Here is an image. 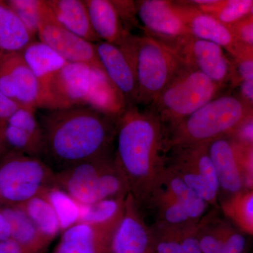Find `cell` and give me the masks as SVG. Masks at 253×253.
Wrapping results in <instances>:
<instances>
[{
	"mask_svg": "<svg viewBox=\"0 0 253 253\" xmlns=\"http://www.w3.org/2000/svg\"><path fill=\"white\" fill-rule=\"evenodd\" d=\"M252 116L241 100L232 96L215 97L167 131L168 151L231 135Z\"/></svg>",
	"mask_w": 253,
	"mask_h": 253,
	"instance_id": "4",
	"label": "cell"
},
{
	"mask_svg": "<svg viewBox=\"0 0 253 253\" xmlns=\"http://www.w3.org/2000/svg\"><path fill=\"white\" fill-rule=\"evenodd\" d=\"M234 141L244 177L245 186L249 189H253V146Z\"/></svg>",
	"mask_w": 253,
	"mask_h": 253,
	"instance_id": "34",
	"label": "cell"
},
{
	"mask_svg": "<svg viewBox=\"0 0 253 253\" xmlns=\"http://www.w3.org/2000/svg\"><path fill=\"white\" fill-rule=\"evenodd\" d=\"M126 197L101 200L92 204H81L79 222L116 230L124 214Z\"/></svg>",
	"mask_w": 253,
	"mask_h": 253,
	"instance_id": "24",
	"label": "cell"
},
{
	"mask_svg": "<svg viewBox=\"0 0 253 253\" xmlns=\"http://www.w3.org/2000/svg\"><path fill=\"white\" fill-rule=\"evenodd\" d=\"M25 62L37 78L45 94L47 110H51L49 91L56 76L68 62L41 41H33L21 52Z\"/></svg>",
	"mask_w": 253,
	"mask_h": 253,
	"instance_id": "18",
	"label": "cell"
},
{
	"mask_svg": "<svg viewBox=\"0 0 253 253\" xmlns=\"http://www.w3.org/2000/svg\"><path fill=\"white\" fill-rule=\"evenodd\" d=\"M115 231L78 222L63 231L53 253H111Z\"/></svg>",
	"mask_w": 253,
	"mask_h": 253,
	"instance_id": "17",
	"label": "cell"
},
{
	"mask_svg": "<svg viewBox=\"0 0 253 253\" xmlns=\"http://www.w3.org/2000/svg\"><path fill=\"white\" fill-rule=\"evenodd\" d=\"M246 246L245 236L230 226L217 253H244Z\"/></svg>",
	"mask_w": 253,
	"mask_h": 253,
	"instance_id": "38",
	"label": "cell"
},
{
	"mask_svg": "<svg viewBox=\"0 0 253 253\" xmlns=\"http://www.w3.org/2000/svg\"><path fill=\"white\" fill-rule=\"evenodd\" d=\"M1 59L12 82L16 104L35 111L38 108L47 109L44 91L21 53L1 52Z\"/></svg>",
	"mask_w": 253,
	"mask_h": 253,
	"instance_id": "15",
	"label": "cell"
},
{
	"mask_svg": "<svg viewBox=\"0 0 253 253\" xmlns=\"http://www.w3.org/2000/svg\"><path fill=\"white\" fill-rule=\"evenodd\" d=\"M51 110L84 106L118 120L126 109L124 98L104 70L68 63L55 78L49 91Z\"/></svg>",
	"mask_w": 253,
	"mask_h": 253,
	"instance_id": "3",
	"label": "cell"
},
{
	"mask_svg": "<svg viewBox=\"0 0 253 253\" xmlns=\"http://www.w3.org/2000/svg\"><path fill=\"white\" fill-rule=\"evenodd\" d=\"M250 14H251V17L253 19V4L252 7H251V11H250Z\"/></svg>",
	"mask_w": 253,
	"mask_h": 253,
	"instance_id": "44",
	"label": "cell"
},
{
	"mask_svg": "<svg viewBox=\"0 0 253 253\" xmlns=\"http://www.w3.org/2000/svg\"><path fill=\"white\" fill-rule=\"evenodd\" d=\"M120 47L134 66L137 104L151 106L184 65L172 49L146 35L131 34Z\"/></svg>",
	"mask_w": 253,
	"mask_h": 253,
	"instance_id": "5",
	"label": "cell"
},
{
	"mask_svg": "<svg viewBox=\"0 0 253 253\" xmlns=\"http://www.w3.org/2000/svg\"><path fill=\"white\" fill-rule=\"evenodd\" d=\"M93 30L100 40L121 46L130 36L111 0H84Z\"/></svg>",
	"mask_w": 253,
	"mask_h": 253,
	"instance_id": "19",
	"label": "cell"
},
{
	"mask_svg": "<svg viewBox=\"0 0 253 253\" xmlns=\"http://www.w3.org/2000/svg\"><path fill=\"white\" fill-rule=\"evenodd\" d=\"M221 211L244 232L253 235V189L244 190L224 200Z\"/></svg>",
	"mask_w": 253,
	"mask_h": 253,
	"instance_id": "29",
	"label": "cell"
},
{
	"mask_svg": "<svg viewBox=\"0 0 253 253\" xmlns=\"http://www.w3.org/2000/svg\"><path fill=\"white\" fill-rule=\"evenodd\" d=\"M0 253H28L14 240L0 241Z\"/></svg>",
	"mask_w": 253,
	"mask_h": 253,
	"instance_id": "41",
	"label": "cell"
},
{
	"mask_svg": "<svg viewBox=\"0 0 253 253\" xmlns=\"http://www.w3.org/2000/svg\"><path fill=\"white\" fill-rule=\"evenodd\" d=\"M55 183L81 205L129 194L114 156L110 154L59 170L55 174Z\"/></svg>",
	"mask_w": 253,
	"mask_h": 253,
	"instance_id": "6",
	"label": "cell"
},
{
	"mask_svg": "<svg viewBox=\"0 0 253 253\" xmlns=\"http://www.w3.org/2000/svg\"><path fill=\"white\" fill-rule=\"evenodd\" d=\"M232 134L237 142L253 146V116L246 120Z\"/></svg>",
	"mask_w": 253,
	"mask_h": 253,
	"instance_id": "40",
	"label": "cell"
},
{
	"mask_svg": "<svg viewBox=\"0 0 253 253\" xmlns=\"http://www.w3.org/2000/svg\"><path fill=\"white\" fill-rule=\"evenodd\" d=\"M126 31L139 26L135 1H112Z\"/></svg>",
	"mask_w": 253,
	"mask_h": 253,
	"instance_id": "35",
	"label": "cell"
},
{
	"mask_svg": "<svg viewBox=\"0 0 253 253\" xmlns=\"http://www.w3.org/2000/svg\"><path fill=\"white\" fill-rule=\"evenodd\" d=\"M0 156H1V153H0Z\"/></svg>",
	"mask_w": 253,
	"mask_h": 253,
	"instance_id": "45",
	"label": "cell"
},
{
	"mask_svg": "<svg viewBox=\"0 0 253 253\" xmlns=\"http://www.w3.org/2000/svg\"><path fill=\"white\" fill-rule=\"evenodd\" d=\"M115 162L141 211L151 209L167 167V129L151 111L126 108L118 118Z\"/></svg>",
	"mask_w": 253,
	"mask_h": 253,
	"instance_id": "1",
	"label": "cell"
},
{
	"mask_svg": "<svg viewBox=\"0 0 253 253\" xmlns=\"http://www.w3.org/2000/svg\"><path fill=\"white\" fill-rule=\"evenodd\" d=\"M158 41L172 49L184 65L204 73L219 87L229 78L230 64L224 49L215 43L191 35Z\"/></svg>",
	"mask_w": 253,
	"mask_h": 253,
	"instance_id": "9",
	"label": "cell"
},
{
	"mask_svg": "<svg viewBox=\"0 0 253 253\" xmlns=\"http://www.w3.org/2000/svg\"><path fill=\"white\" fill-rule=\"evenodd\" d=\"M240 61L237 65L238 76L242 82L253 81V46L243 44L239 55Z\"/></svg>",
	"mask_w": 253,
	"mask_h": 253,
	"instance_id": "37",
	"label": "cell"
},
{
	"mask_svg": "<svg viewBox=\"0 0 253 253\" xmlns=\"http://www.w3.org/2000/svg\"><path fill=\"white\" fill-rule=\"evenodd\" d=\"M219 88L204 73L184 65L149 111L170 129L217 97Z\"/></svg>",
	"mask_w": 253,
	"mask_h": 253,
	"instance_id": "7",
	"label": "cell"
},
{
	"mask_svg": "<svg viewBox=\"0 0 253 253\" xmlns=\"http://www.w3.org/2000/svg\"><path fill=\"white\" fill-rule=\"evenodd\" d=\"M40 196L45 198L52 206L59 219L61 232L79 222L81 204L64 190L59 186H53L46 189Z\"/></svg>",
	"mask_w": 253,
	"mask_h": 253,
	"instance_id": "30",
	"label": "cell"
},
{
	"mask_svg": "<svg viewBox=\"0 0 253 253\" xmlns=\"http://www.w3.org/2000/svg\"><path fill=\"white\" fill-rule=\"evenodd\" d=\"M57 21L68 31L91 43L99 42L84 0H46Z\"/></svg>",
	"mask_w": 253,
	"mask_h": 253,
	"instance_id": "20",
	"label": "cell"
},
{
	"mask_svg": "<svg viewBox=\"0 0 253 253\" xmlns=\"http://www.w3.org/2000/svg\"><path fill=\"white\" fill-rule=\"evenodd\" d=\"M11 226L7 218L0 208V241L11 239Z\"/></svg>",
	"mask_w": 253,
	"mask_h": 253,
	"instance_id": "42",
	"label": "cell"
},
{
	"mask_svg": "<svg viewBox=\"0 0 253 253\" xmlns=\"http://www.w3.org/2000/svg\"><path fill=\"white\" fill-rule=\"evenodd\" d=\"M100 64L126 101V108L137 105V86L130 58L120 46L105 42L96 43Z\"/></svg>",
	"mask_w": 253,
	"mask_h": 253,
	"instance_id": "14",
	"label": "cell"
},
{
	"mask_svg": "<svg viewBox=\"0 0 253 253\" xmlns=\"http://www.w3.org/2000/svg\"><path fill=\"white\" fill-rule=\"evenodd\" d=\"M111 253H157L151 226L131 194L126 199L125 212L111 242Z\"/></svg>",
	"mask_w": 253,
	"mask_h": 253,
	"instance_id": "11",
	"label": "cell"
},
{
	"mask_svg": "<svg viewBox=\"0 0 253 253\" xmlns=\"http://www.w3.org/2000/svg\"><path fill=\"white\" fill-rule=\"evenodd\" d=\"M1 210L11 226V239L28 253L44 252L50 244L40 234L22 208L19 206H5Z\"/></svg>",
	"mask_w": 253,
	"mask_h": 253,
	"instance_id": "22",
	"label": "cell"
},
{
	"mask_svg": "<svg viewBox=\"0 0 253 253\" xmlns=\"http://www.w3.org/2000/svg\"><path fill=\"white\" fill-rule=\"evenodd\" d=\"M151 209L155 210L157 213L156 222L166 226H189L200 221L193 220L172 195L161 185L156 193Z\"/></svg>",
	"mask_w": 253,
	"mask_h": 253,
	"instance_id": "28",
	"label": "cell"
},
{
	"mask_svg": "<svg viewBox=\"0 0 253 253\" xmlns=\"http://www.w3.org/2000/svg\"><path fill=\"white\" fill-rule=\"evenodd\" d=\"M161 186L172 195L193 220H201L206 215L209 205L186 185L168 166L163 174Z\"/></svg>",
	"mask_w": 253,
	"mask_h": 253,
	"instance_id": "25",
	"label": "cell"
},
{
	"mask_svg": "<svg viewBox=\"0 0 253 253\" xmlns=\"http://www.w3.org/2000/svg\"><path fill=\"white\" fill-rule=\"evenodd\" d=\"M167 166L209 206H217L219 194L198 171L174 151Z\"/></svg>",
	"mask_w": 253,
	"mask_h": 253,
	"instance_id": "27",
	"label": "cell"
},
{
	"mask_svg": "<svg viewBox=\"0 0 253 253\" xmlns=\"http://www.w3.org/2000/svg\"><path fill=\"white\" fill-rule=\"evenodd\" d=\"M33 38L6 1H0V51L21 53Z\"/></svg>",
	"mask_w": 253,
	"mask_h": 253,
	"instance_id": "23",
	"label": "cell"
},
{
	"mask_svg": "<svg viewBox=\"0 0 253 253\" xmlns=\"http://www.w3.org/2000/svg\"><path fill=\"white\" fill-rule=\"evenodd\" d=\"M55 173L39 158L9 151L0 160V203L20 206L56 186Z\"/></svg>",
	"mask_w": 253,
	"mask_h": 253,
	"instance_id": "8",
	"label": "cell"
},
{
	"mask_svg": "<svg viewBox=\"0 0 253 253\" xmlns=\"http://www.w3.org/2000/svg\"><path fill=\"white\" fill-rule=\"evenodd\" d=\"M138 19L146 36L159 41L189 35L187 28L173 7L172 1H135Z\"/></svg>",
	"mask_w": 253,
	"mask_h": 253,
	"instance_id": "13",
	"label": "cell"
},
{
	"mask_svg": "<svg viewBox=\"0 0 253 253\" xmlns=\"http://www.w3.org/2000/svg\"><path fill=\"white\" fill-rule=\"evenodd\" d=\"M230 226L214 214L205 215L198 224V239L202 253H217Z\"/></svg>",
	"mask_w": 253,
	"mask_h": 253,
	"instance_id": "32",
	"label": "cell"
},
{
	"mask_svg": "<svg viewBox=\"0 0 253 253\" xmlns=\"http://www.w3.org/2000/svg\"><path fill=\"white\" fill-rule=\"evenodd\" d=\"M208 151L217 174L219 188L231 196L244 191L245 181L235 141L227 136L208 144Z\"/></svg>",
	"mask_w": 253,
	"mask_h": 253,
	"instance_id": "16",
	"label": "cell"
},
{
	"mask_svg": "<svg viewBox=\"0 0 253 253\" xmlns=\"http://www.w3.org/2000/svg\"><path fill=\"white\" fill-rule=\"evenodd\" d=\"M253 4L252 0H211L209 4L196 6L230 28L250 14Z\"/></svg>",
	"mask_w": 253,
	"mask_h": 253,
	"instance_id": "31",
	"label": "cell"
},
{
	"mask_svg": "<svg viewBox=\"0 0 253 253\" xmlns=\"http://www.w3.org/2000/svg\"><path fill=\"white\" fill-rule=\"evenodd\" d=\"M19 207L26 212L40 234L49 244L61 232L54 210L42 196H36Z\"/></svg>",
	"mask_w": 253,
	"mask_h": 253,
	"instance_id": "26",
	"label": "cell"
},
{
	"mask_svg": "<svg viewBox=\"0 0 253 253\" xmlns=\"http://www.w3.org/2000/svg\"><path fill=\"white\" fill-rule=\"evenodd\" d=\"M240 89L244 99L253 104V81L242 82Z\"/></svg>",
	"mask_w": 253,
	"mask_h": 253,
	"instance_id": "43",
	"label": "cell"
},
{
	"mask_svg": "<svg viewBox=\"0 0 253 253\" xmlns=\"http://www.w3.org/2000/svg\"><path fill=\"white\" fill-rule=\"evenodd\" d=\"M198 224L169 226L156 222L151 226L157 253H202L198 239Z\"/></svg>",
	"mask_w": 253,
	"mask_h": 253,
	"instance_id": "21",
	"label": "cell"
},
{
	"mask_svg": "<svg viewBox=\"0 0 253 253\" xmlns=\"http://www.w3.org/2000/svg\"><path fill=\"white\" fill-rule=\"evenodd\" d=\"M172 4L189 35L215 43L238 56L243 44L237 41L230 28L186 1H172Z\"/></svg>",
	"mask_w": 253,
	"mask_h": 253,
	"instance_id": "12",
	"label": "cell"
},
{
	"mask_svg": "<svg viewBox=\"0 0 253 253\" xmlns=\"http://www.w3.org/2000/svg\"><path fill=\"white\" fill-rule=\"evenodd\" d=\"M20 106L0 91V153L4 154V131L8 121Z\"/></svg>",
	"mask_w": 253,
	"mask_h": 253,
	"instance_id": "36",
	"label": "cell"
},
{
	"mask_svg": "<svg viewBox=\"0 0 253 253\" xmlns=\"http://www.w3.org/2000/svg\"><path fill=\"white\" fill-rule=\"evenodd\" d=\"M118 120L84 106L42 115V155L59 170L109 154Z\"/></svg>",
	"mask_w": 253,
	"mask_h": 253,
	"instance_id": "2",
	"label": "cell"
},
{
	"mask_svg": "<svg viewBox=\"0 0 253 253\" xmlns=\"http://www.w3.org/2000/svg\"><path fill=\"white\" fill-rule=\"evenodd\" d=\"M38 36L40 41L54 49L68 63H83L103 69L95 44L63 27L46 0H42Z\"/></svg>",
	"mask_w": 253,
	"mask_h": 253,
	"instance_id": "10",
	"label": "cell"
},
{
	"mask_svg": "<svg viewBox=\"0 0 253 253\" xmlns=\"http://www.w3.org/2000/svg\"><path fill=\"white\" fill-rule=\"evenodd\" d=\"M6 4L34 38L39 30L42 0H8Z\"/></svg>",
	"mask_w": 253,
	"mask_h": 253,
	"instance_id": "33",
	"label": "cell"
},
{
	"mask_svg": "<svg viewBox=\"0 0 253 253\" xmlns=\"http://www.w3.org/2000/svg\"><path fill=\"white\" fill-rule=\"evenodd\" d=\"M237 41L246 46H253V19L241 21L230 27Z\"/></svg>",
	"mask_w": 253,
	"mask_h": 253,
	"instance_id": "39",
	"label": "cell"
}]
</instances>
